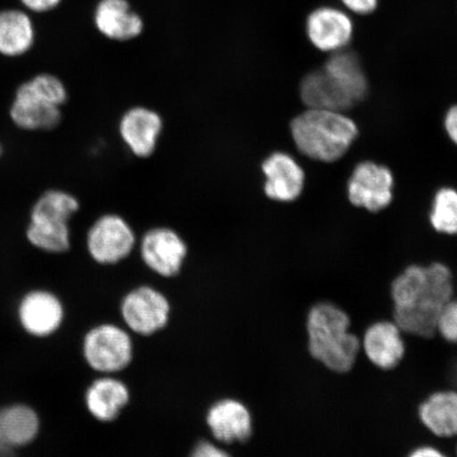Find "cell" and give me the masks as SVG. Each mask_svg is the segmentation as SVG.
<instances>
[{"label":"cell","mask_w":457,"mask_h":457,"mask_svg":"<svg viewBox=\"0 0 457 457\" xmlns=\"http://www.w3.org/2000/svg\"><path fill=\"white\" fill-rule=\"evenodd\" d=\"M205 421L217 443H245L253 434V415L237 399L224 398L211 405Z\"/></svg>","instance_id":"cell-15"},{"label":"cell","mask_w":457,"mask_h":457,"mask_svg":"<svg viewBox=\"0 0 457 457\" xmlns=\"http://www.w3.org/2000/svg\"><path fill=\"white\" fill-rule=\"evenodd\" d=\"M262 170L266 179L264 191L268 198L291 203L301 196L305 187V171L289 154H271L262 162Z\"/></svg>","instance_id":"cell-16"},{"label":"cell","mask_w":457,"mask_h":457,"mask_svg":"<svg viewBox=\"0 0 457 457\" xmlns=\"http://www.w3.org/2000/svg\"><path fill=\"white\" fill-rule=\"evenodd\" d=\"M42 432V419L36 408L26 403L0 407V442L14 451L32 445Z\"/></svg>","instance_id":"cell-18"},{"label":"cell","mask_w":457,"mask_h":457,"mask_svg":"<svg viewBox=\"0 0 457 457\" xmlns=\"http://www.w3.org/2000/svg\"><path fill=\"white\" fill-rule=\"evenodd\" d=\"M394 176L384 164L360 162L347 182V197L353 205L380 212L391 204L394 197Z\"/></svg>","instance_id":"cell-11"},{"label":"cell","mask_w":457,"mask_h":457,"mask_svg":"<svg viewBox=\"0 0 457 457\" xmlns=\"http://www.w3.org/2000/svg\"><path fill=\"white\" fill-rule=\"evenodd\" d=\"M390 295L392 319L403 334L431 338L439 313L455 296L454 274L444 262L411 264L392 279Z\"/></svg>","instance_id":"cell-1"},{"label":"cell","mask_w":457,"mask_h":457,"mask_svg":"<svg viewBox=\"0 0 457 457\" xmlns=\"http://www.w3.org/2000/svg\"><path fill=\"white\" fill-rule=\"evenodd\" d=\"M444 127L449 139L457 146V104L451 106L445 112Z\"/></svg>","instance_id":"cell-29"},{"label":"cell","mask_w":457,"mask_h":457,"mask_svg":"<svg viewBox=\"0 0 457 457\" xmlns=\"http://www.w3.org/2000/svg\"><path fill=\"white\" fill-rule=\"evenodd\" d=\"M16 451L10 449L0 442V457H16Z\"/></svg>","instance_id":"cell-30"},{"label":"cell","mask_w":457,"mask_h":457,"mask_svg":"<svg viewBox=\"0 0 457 457\" xmlns=\"http://www.w3.org/2000/svg\"><path fill=\"white\" fill-rule=\"evenodd\" d=\"M320 70L342 112L355 107L367 96L368 77L361 61L353 51L345 49L331 54Z\"/></svg>","instance_id":"cell-9"},{"label":"cell","mask_w":457,"mask_h":457,"mask_svg":"<svg viewBox=\"0 0 457 457\" xmlns=\"http://www.w3.org/2000/svg\"><path fill=\"white\" fill-rule=\"evenodd\" d=\"M36 28L31 13L24 8L0 11V54L20 57L33 47Z\"/></svg>","instance_id":"cell-22"},{"label":"cell","mask_w":457,"mask_h":457,"mask_svg":"<svg viewBox=\"0 0 457 457\" xmlns=\"http://www.w3.org/2000/svg\"><path fill=\"white\" fill-rule=\"evenodd\" d=\"M93 21L103 37L119 42L139 37L145 28L141 16L135 12L128 0H99Z\"/></svg>","instance_id":"cell-19"},{"label":"cell","mask_w":457,"mask_h":457,"mask_svg":"<svg viewBox=\"0 0 457 457\" xmlns=\"http://www.w3.org/2000/svg\"><path fill=\"white\" fill-rule=\"evenodd\" d=\"M290 133L303 155L330 163L345 155L357 139L359 129L345 112L307 108L291 121Z\"/></svg>","instance_id":"cell-3"},{"label":"cell","mask_w":457,"mask_h":457,"mask_svg":"<svg viewBox=\"0 0 457 457\" xmlns=\"http://www.w3.org/2000/svg\"><path fill=\"white\" fill-rule=\"evenodd\" d=\"M417 416L437 441L457 439V388H439L421 400Z\"/></svg>","instance_id":"cell-17"},{"label":"cell","mask_w":457,"mask_h":457,"mask_svg":"<svg viewBox=\"0 0 457 457\" xmlns=\"http://www.w3.org/2000/svg\"><path fill=\"white\" fill-rule=\"evenodd\" d=\"M3 152H4V147H3L2 142H0V157H2Z\"/></svg>","instance_id":"cell-31"},{"label":"cell","mask_w":457,"mask_h":457,"mask_svg":"<svg viewBox=\"0 0 457 457\" xmlns=\"http://www.w3.org/2000/svg\"><path fill=\"white\" fill-rule=\"evenodd\" d=\"M120 312L131 331L147 337L167 327L170 304L162 291L151 286H140L124 296Z\"/></svg>","instance_id":"cell-10"},{"label":"cell","mask_w":457,"mask_h":457,"mask_svg":"<svg viewBox=\"0 0 457 457\" xmlns=\"http://www.w3.org/2000/svg\"><path fill=\"white\" fill-rule=\"evenodd\" d=\"M188 457H232L226 450L207 439H202L194 445Z\"/></svg>","instance_id":"cell-26"},{"label":"cell","mask_w":457,"mask_h":457,"mask_svg":"<svg viewBox=\"0 0 457 457\" xmlns=\"http://www.w3.org/2000/svg\"><path fill=\"white\" fill-rule=\"evenodd\" d=\"M81 203L62 188H48L33 204L26 228L32 247L49 254H64L71 249V220Z\"/></svg>","instance_id":"cell-5"},{"label":"cell","mask_w":457,"mask_h":457,"mask_svg":"<svg viewBox=\"0 0 457 457\" xmlns=\"http://www.w3.org/2000/svg\"><path fill=\"white\" fill-rule=\"evenodd\" d=\"M120 135L136 156H151L162 129L159 114L145 107L131 108L120 122Z\"/></svg>","instance_id":"cell-21"},{"label":"cell","mask_w":457,"mask_h":457,"mask_svg":"<svg viewBox=\"0 0 457 457\" xmlns=\"http://www.w3.org/2000/svg\"><path fill=\"white\" fill-rule=\"evenodd\" d=\"M129 399V386L111 375H103L91 382L84 395L86 409L100 422L116 420Z\"/></svg>","instance_id":"cell-20"},{"label":"cell","mask_w":457,"mask_h":457,"mask_svg":"<svg viewBox=\"0 0 457 457\" xmlns=\"http://www.w3.org/2000/svg\"><path fill=\"white\" fill-rule=\"evenodd\" d=\"M134 245L135 234L119 215L100 216L85 233L86 251L96 264H117L127 259Z\"/></svg>","instance_id":"cell-8"},{"label":"cell","mask_w":457,"mask_h":457,"mask_svg":"<svg viewBox=\"0 0 457 457\" xmlns=\"http://www.w3.org/2000/svg\"><path fill=\"white\" fill-rule=\"evenodd\" d=\"M17 322L34 339H48L64 324V302L53 288L34 286L22 291L16 304Z\"/></svg>","instance_id":"cell-7"},{"label":"cell","mask_w":457,"mask_h":457,"mask_svg":"<svg viewBox=\"0 0 457 457\" xmlns=\"http://www.w3.org/2000/svg\"><path fill=\"white\" fill-rule=\"evenodd\" d=\"M20 3L29 13L42 14L59 7L62 0H20Z\"/></svg>","instance_id":"cell-27"},{"label":"cell","mask_w":457,"mask_h":457,"mask_svg":"<svg viewBox=\"0 0 457 457\" xmlns=\"http://www.w3.org/2000/svg\"><path fill=\"white\" fill-rule=\"evenodd\" d=\"M305 32L313 48L331 54L347 48L355 25L346 10L321 5L307 15Z\"/></svg>","instance_id":"cell-12"},{"label":"cell","mask_w":457,"mask_h":457,"mask_svg":"<svg viewBox=\"0 0 457 457\" xmlns=\"http://www.w3.org/2000/svg\"><path fill=\"white\" fill-rule=\"evenodd\" d=\"M430 222L438 233L457 234V190L445 187L434 195L430 212Z\"/></svg>","instance_id":"cell-23"},{"label":"cell","mask_w":457,"mask_h":457,"mask_svg":"<svg viewBox=\"0 0 457 457\" xmlns=\"http://www.w3.org/2000/svg\"><path fill=\"white\" fill-rule=\"evenodd\" d=\"M405 457H453L434 444H421L411 449Z\"/></svg>","instance_id":"cell-28"},{"label":"cell","mask_w":457,"mask_h":457,"mask_svg":"<svg viewBox=\"0 0 457 457\" xmlns=\"http://www.w3.org/2000/svg\"><path fill=\"white\" fill-rule=\"evenodd\" d=\"M454 455L453 457H457V439H456V444H455V448H454Z\"/></svg>","instance_id":"cell-32"},{"label":"cell","mask_w":457,"mask_h":457,"mask_svg":"<svg viewBox=\"0 0 457 457\" xmlns=\"http://www.w3.org/2000/svg\"><path fill=\"white\" fill-rule=\"evenodd\" d=\"M82 353L86 364L102 375L128 369L134 358V343L127 330L112 323L96 325L85 334Z\"/></svg>","instance_id":"cell-6"},{"label":"cell","mask_w":457,"mask_h":457,"mask_svg":"<svg viewBox=\"0 0 457 457\" xmlns=\"http://www.w3.org/2000/svg\"><path fill=\"white\" fill-rule=\"evenodd\" d=\"M307 351L335 373L351 370L361 353V339L352 331L350 316L333 302L314 303L306 316Z\"/></svg>","instance_id":"cell-2"},{"label":"cell","mask_w":457,"mask_h":457,"mask_svg":"<svg viewBox=\"0 0 457 457\" xmlns=\"http://www.w3.org/2000/svg\"><path fill=\"white\" fill-rule=\"evenodd\" d=\"M140 253L143 262L160 277L173 278L181 270L187 253V245L169 228H156L142 238Z\"/></svg>","instance_id":"cell-14"},{"label":"cell","mask_w":457,"mask_h":457,"mask_svg":"<svg viewBox=\"0 0 457 457\" xmlns=\"http://www.w3.org/2000/svg\"><path fill=\"white\" fill-rule=\"evenodd\" d=\"M361 353L376 369L392 370L407 353L405 335L393 319L377 320L363 330Z\"/></svg>","instance_id":"cell-13"},{"label":"cell","mask_w":457,"mask_h":457,"mask_svg":"<svg viewBox=\"0 0 457 457\" xmlns=\"http://www.w3.org/2000/svg\"><path fill=\"white\" fill-rule=\"evenodd\" d=\"M347 12L367 16L373 14L379 7L380 0H340Z\"/></svg>","instance_id":"cell-25"},{"label":"cell","mask_w":457,"mask_h":457,"mask_svg":"<svg viewBox=\"0 0 457 457\" xmlns=\"http://www.w3.org/2000/svg\"><path fill=\"white\" fill-rule=\"evenodd\" d=\"M68 101L64 82L53 73H39L16 89L9 114L17 129L31 133L55 129Z\"/></svg>","instance_id":"cell-4"},{"label":"cell","mask_w":457,"mask_h":457,"mask_svg":"<svg viewBox=\"0 0 457 457\" xmlns=\"http://www.w3.org/2000/svg\"><path fill=\"white\" fill-rule=\"evenodd\" d=\"M436 335L449 343L457 345V296L451 299L439 313L436 322Z\"/></svg>","instance_id":"cell-24"}]
</instances>
